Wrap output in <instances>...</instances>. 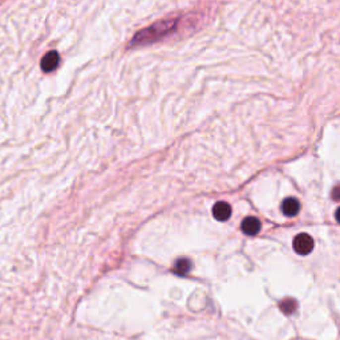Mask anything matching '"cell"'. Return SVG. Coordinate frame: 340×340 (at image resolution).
Listing matches in <instances>:
<instances>
[{"label":"cell","mask_w":340,"mask_h":340,"mask_svg":"<svg viewBox=\"0 0 340 340\" xmlns=\"http://www.w3.org/2000/svg\"><path fill=\"white\" fill-rule=\"evenodd\" d=\"M173 25H174V21H171V23L165 21V23H158V24L152 25L148 29H144L140 33H137V36L132 40V44L136 46V44H144L146 42H152L153 39H157L158 36L164 35Z\"/></svg>","instance_id":"obj_1"},{"label":"cell","mask_w":340,"mask_h":340,"mask_svg":"<svg viewBox=\"0 0 340 340\" xmlns=\"http://www.w3.org/2000/svg\"><path fill=\"white\" fill-rule=\"evenodd\" d=\"M314 246H315V242L306 232H302L295 236L294 250L299 255H308L314 250Z\"/></svg>","instance_id":"obj_2"},{"label":"cell","mask_w":340,"mask_h":340,"mask_svg":"<svg viewBox=\"0 0 340 340\" xmlns=\"http://www.w3.org/2000/svg\"><path fill=\"white\" fill-rule=\"evenodd\" d=\"M213 216L218 221H227L231 217V206L227 202H217L213 206Z\"/></svg>","instance_id":"obj_3"},{"label":"cell","mask_w":340,"mask_h":340,"mask_svg":"<svg viewBox=\"0 0 340 340\" xmlns=\"http://www.w3.org/2000/svg\"><path fill=\"white\" fill-rule=\"evenodd\" d=\"M261 230V221L257 217H247L242 222V231L246 235H257Z\"/></svg>","instance_id":"obj_4"},{"label":"cell","mask_w":340,"mask_h":340,"mask_svg":"<svg viewBox=\"0 0 340 340\" xmlns=\"http://www.w3.org/2000/svg\"><path fill=\"white\" fill-rule=\"evenodd\" d=\"M281 209H282V213L286 217H294L300 210V203L296 198H286L282 202Z\"/></svg>","instance_id":"obj_5"},{"label":"cell","mask_w":340,"mask_h":340,"mask_svg":"<svg viewBox=\"0 0 340 340\" xmlns=\"http://www.w3.org/2000/svg\"><path fill=\"white\" fill-rule=\"evenodd\" d=\"M58 61H60V56L56 51H50L48 54L42 58V68L46 72L54 71L55 68L57 66Z\"/></svg>","instance_id":"obj_6"},{"label":"cell","mask_w":340,"mask_h":340,"mask_svg":"<svg viewBox=\"0 0 340 340\" xmlns=\"http://www.w3.org/2000/svg\"><path fill=\"white\" fill-rule=\"evenodd\" d=\"M191 267H193V263H191L190 259H187V258H181V259H178V261L175 262L174 265L175 273L179 275H186L191 270Z\"/></svg>","instance_id":"obj_7"},{"label":"cell","mask_w":340,"mask_h":340,"mask_svg":"<svg viewBox=\"0 0 340 340\" xmlns=\"http://www.w3.org/2000/svg\"><path fill=\"white\" fill-rule=\"evenodd\" d=\"M296 307H298V304H296V300H294V299H284L279 304V308L284 314H292L296 310Z\"/></svg>","instance_id":"obj_8"},{"label":"cell","mask_w":340,"mask_h":340,"mask_svg":"<svg viewBox=\"0 0 340 340\" xmlns=\"http://www.w3.org/2000/svg\"><path fill=\"white\" fill-rule=\"evenodd\" d=\"M331 197L332 199H335V201H340V185H338V186H335L332 189Z\"/></svg>","instance_id":"obj_9"},{"label":"cell","mask_w":340,"mask_h":340,"mask_svg":"<svg viewBox=\"0 0 340 340\" xmlns=\"http://www.w3.org/2000/svg\"><path fill=\"white\" fill-rule=\"evenodd\" d=\"M335 217H336V221H338V222H339V224H340V208L338 209V210H336Z\"/></svg>","instance_id":"obj_10"}]
</instances>
